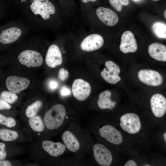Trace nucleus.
Masks as SVG:
<instances>
[{
  "instance_id": "nucleus-1",
  "label": "nucleus",
  "mask_w": 166,
  "mask_h": 166,
  "mask_svg": "<svg viewBox=\"0 0 166 166\" xmlns=\"http://www.w3.org/2000/svg\"><path fill=\"white\" fill-rule=\"evenodd\" d=\"M30 12L25 14L32 24L52 30L60 28L65 20L60 8L49 0H31Z\"/></svg>"
},
{
  "instance_id": "nucleus-2",
  "label": "nucleus",
  "mask_w": 166,
  "mask_h": 166,
  "mask_svg": "<svg viewBox=\"0 0 166 166\" xmlns=\"http://www.w3.org/2000/svg\"><path fill=\"white\" fill-rule=\"evenodd\" d=\"M69 35L71 38L78 42L80 49L84 52L89 53L98 50L104 43L103 37L96 32L82 31L76 36L71 34Z\"/></svg>"
},
{
  "instance_id": "nucleus-3",
  "label": "nucleus",
  "mask_w": 166,
  "mask_h": 166,
  "mask_svg": "<svg viewBox=\"0 0 166 166\" xmlns=\"http://www.w3.org/2000/svg\"><path fill=\"white\" fill-rule=\"evenodd\" d=\"M97 19L103 24L109 27L115 26L118 22L117 14L111 9L103 6L92 8L86 14L83 20Z\"/></svg>"
},
{
  "instance_id": "nucleus-4",
  "label": "nucleus",
  "mask_w": 166,
  "mask_h": 166,
  "mask_svg": "<svg viewBox=\"0 0 166 166\" xmlns=\"http://www.w3.org/2000/svg\"><path fill=\"white\" fill-rule=\"evenodd\" d=\"M66 116L64 106L61 104L55 105L45 113L44 118L45 124L49 129H57L63 124Z\"/></svg>"
},
{
  "instance_id": "nucleus-5",
  "label": "nucleus",
  "mask_w": 166,
  "mask_h": 166,
  "mask_svg": "<svg viewBox=\"0 0 166 166\" xmlns=\"http://www.w3.org/2000/svg\"><path fill=\"white\" fill-rule=\"evenodd\" d=\"M19 23H14L13 25L2 30L0 33V43L4 44L14 43L23 36L26 28Z\"/></svg>"
},
{
  "instance_id": "nucleus-6",
  "label": "nucleus",
  "mask_w": 166,
  "mask_h": 166,
  "mask_svg": "<svg viewBox=\"0 0 166 166\" xmlns=\"http://www.w3.org/2000/svg\"><path fill=\"white\" fill-rule=\"evenodd\" d=\"M120 127L124 131L130 134L138 132L140 130L141 124L139 117L133 113H128L120 118Z\"/></svg>"
},
{
  "instance_id": "nucleus-7",
  "label": "nucleus",
  "mask_w": 166,
  "mask_h": 166,
  "mask_svg": "<svg viewBox=\"0 0 166 166\" xmlns=\"http://www.w3.org/2000/svg\"><path fill=\"white\" fill-rule=\"evenodd\" d=\"M55 42L49 47L45 57L46 64L52 68H55L62 64L63 61L62 52L64 51H62L63 47L61 48L57 43L56 39Z\"/></svg>"
},
{
  "instance_id": "nucleus-8",
  "label": "nucleus",
  "mask_w": 166,
  "mask_h": 166,
  "mask_svg": "<svg viewBox=\"0 0 166 166\" xmlns=\"http://www.w3.org/2000/svg\"><path fill=\"white\" fill-rule=\"evenodd\" d=\"M18 59L20 63L28 67L39 66L43 61L42 56L40 53L30 49L22 51L18 55Z\"/></svg>"
},
{
  "instance_id": "nucleus-9",
  "label": "nucleus",
  "mask_w": 166,
  "mask_h": 166,
  "mask_svg": "<svg viewBox=\"0 0 166 166\" xmlns=\"http://www.w3.org/2000/svg\"><path fill=\"white\" fill-rule=\"evenodd\" d=\"M94 159L99 165L109 166L112 164L113 157L111 152L104 145L100 143L95 144L93 147Z\"/></svg>"
},
{
  "instance_id": "nucleus-10",
  "label": "nucleus",
  "mask_w": 166,
  "mask_h": 166,
  "mask_svg": "<svg viewBox=\"0 0 166 166\" xmlns=\"http://www.w3.org/2000/svg\"><path fill=\"white\" fill-rule=\"evenodd\" d=\"M106 68H104L101 73L102 78L107 82L114 84L121 80L119 76L120 73L119 66L111 61H107L105 63Z\"/></svg>"
},
{
  "instance_id": "nucleus-11",
  "label": "nucleus",
  "mask_w": 166,
  "mask_h": 166,
  "mask_svg": "<svg viewBox=\"0 0 166 166\" xmlns=\"http://www.w3.org/2000/svg\"><path fill=\"white\" fill-rule=\"evenodd\" d=\"M138 77L139 80L147 85L157 86L163 82V77L158 72L152 69H142L139 71Z\"/></svg>"
},
{
  "instance_id": "nucleus-12",
  "label": "nucleus",
  "mask_w": 166,
  "mask_h": 166,
  "mask_svg": "<svg viewBox=\"0 0 166 166\" xmlns=\"http://www.w3.org/2000/svg\"><path fill=\"white\" fill-rule=\"evenodd\" d=\"M72 90L74 97L77 100L82 101L86 100L89 96L91 87L87 82L78 78L73 82Z\"/></svg>"
},
{
  "instance_id": "nucleus-13",
  "label": "nucleus",
  "mask_w": 166,
  "mask_h": 166,
  "mask_svg": "<svg viewBox=\"0 0 166 166\" xmlns=\"http://www.w3.org/2000/svg\"><path fill=\"white\" fill-rule=\"evenodd\" d=\"M99 132L101 137L113 144L119 145L123 141L121 132L113 126L105 125L99 129Z\"/></svg>"
},
{
  "instance_id": "nucleus-14",
  "label": "nucleus",
  "mask_w": 166,
  "mask_h": 166,
  "mask_svg": "<svg viewBox=\"0 0 166 166\" xmlns=\"http://www.w3.org/2000/svg\"><path fill=\"white\" fill-rule=\"evenodd\" d=\"M30 82V81L26 78L12 76L7 78L6 84L10 91L17 94L26 89Z\"/></svg>"
},
{
  "instance_id": "nucleus-15",
  "label": "nucleus",
  "mask_w": 166,
  "mask_h": 166,
  "mask_svg": "<svg viewBox=\"0 0 166 166\" xmlns=\"http://www.w3.org/2000/svg\"><path fill=\"white\" fill-rule=\"evenodd\" d=\"M151 110L154 115L157 117L163 116L166 112V99L162 94L156 93L150 100Z\"/></svg>"
},
{
  "instance_id": "nucleus-16",
  "label": "nucleus",
  "mask_w": 166,
  "mask_h": 166,
  "mask_svg": "<svg viewBox=\"0 0 166 166\" xmlns=\"http://www.w3.org/2000/svg\"><path fill=\"white\" fill-rule=\"evenodd\" d=\"M120 45V50L123 53H134L137 49V45L133 33L126 31L122 34Z\"/></svg>"
},
{
  "instance_id": "nucleus-17",
  "label": "nucleus",
  "mask_w": 166,
  "mask_h": 166,
  "mask_svg": "<svg viewBox=\"0 0 166 166\" xmlns=\"http://www.w3.org/2000/svg\"><path fill=\"white\" fill-rule=\"evenodd\" d=\"M42 145L45 151L53 157H57L62 155L65 150V146L60 142H55L45 140L42 142Z\"/></svg>"
},
{
  "instance_id": "nucleus-18",
  "label": "nucleus",
  "mask_w": 166,
  "mask_h": 166,
  "mask_svg": "<svg viewBox=\"0 0 166 166\" xmlns=\"http://www.w3.org/2000/svg\"><path fill=\"white\" fill-rule=\"evenodd\" d=\"M150 56L154 59L161 61H166V47L159 43H153L150 44L148 48Z\"/></svg>"
},
{
  "instance_id": "nucleus-19",
  "label": "nucleus",
  "mask_w": 166,
  "mask_h": 166,
  "mask_svg": "<svg viewBox=\"0 0 166 166\" xmlns=\"http://www.w3.org/2000/svg\"><path fill=\"white\" fill-rule=\"evenodd\" d=\"M62 138L65 145L70 151L75 152L79 149L80 144L78 140L70 131H65L62 134Z\"/></svg>"
},
{
  "instance_id": "nucleus-20",
  "label": "nucleus",
  "mask_w": 166,
  "mask_h": 166,
  "mask_svg": "<svg viewBox=\"0 0 166 166\" xmlns=\"http://www.w3.org/2000/svg\"><path fill=\"white\" fill-rule=\"evenodd\" d=\"M111 92L107 90L101 92L99 95L97 104L99 108L101 109H112L115 106L116 102L112 101L111 99Z\"/></svg>"
},
{
  "instance_id": "nucleus-21",
  "label": "nucleus",
  "mask_w": 166,
  "mask_h": 166,
  "mask_svg": "<svg viewBox=\"0 0 166 166\" xmlns=\"http://www.w3.org/2000/svg\"><path fill=\"white\" fill-rule=\"evenodd\" d=\"M28 122L31 128L34 131L41 132L44 129V122L39 116L35 115L29 118Z\"/></svg>"
},
{
  "instance_id": "nucleus-22",
  "label": "nucleus",
  "mask_w": 166,
  "mask_h": 166,
  "mask_svg": "<svg viewBox=\"0 0 166 166\" xmlns=\"http://www.w3.org/2000/svg\"><path fill=\"white\" fill-rule=\"evenodd\" d=\"M152 29L155 35L160 38H166V25L161 22H156L152 26Z\"/></svg>"
},
{
  "instance_id": "nucleus-23",
  "label": "nucleus",
  "mask_w": 166,
  "mask_h": 166,
  "mask_svg": "<svg viewBox=\"0 0 166 166\" xmlns=\"http://www.w3.org/2000/svg\"><path fill=\"white\" fill-rule=\"evenodd\" d=\"M18 133L14 130L5 128L0 129V139L5 141H10L16 140Z\"/></svg>"
},
{
  "instance_id": "nucleus-24",
  "label": "nucleus",
  "mask_w": 166,
  "mask_h": 166,
  "mask_svg": "<svg viewBox=\"0 0 166 166\" xmlns=\"http://www.w3.org/2000/svg\"><path fill=\"white\" fill-rule=\"evenodd\" d=\"M97 0H80L81 4V18L84 20L86 14L91 10L93 4L96 2Z\"/></svg>"
},
{
  "instance_id": "nucleus-25",
  "label": "nucleus",
  "mask_w": 166,
  "mask_h": 166,
  "mask_svg": "<svg viewBox=\"0 0 166 166\" xmlns=\"http://www.w3.org/2000/svg\"><path fill=\"white\" fill-rule=\"evenodd\" d=\"M42 105V102L37 100L28 106L26 110V117L30 118L35 116Z\"/></svg>"
},
{
  "instance_id": "nucleus-26",
  "label": "nucleus",
  "mask_w": 166,
  "mask_h": 166,
  "mask_svg": "<svg viewBox=\"0 0 166 166\" xmlns=\"http://www.w3.org/2000/svg\"><path fill=\"white\" fill-rule=\"evenodd\" d=\"M0 98L9 104H12L16 101L18 97L15 93L10 91H3L0 94Z\"/></svg>"
},
{
  "instance_id": "nucleus-27",
  "label": "nucleus",
  "mask_w": 166,
  "mask_h": 166,
  "mask_svg": "<svg viewBox=\"0 0 166 166\" xmlns=\"http://www.w3.org/2000/svg\"><path fill=\"white\" fill-rule=\"evenodd\" d=\"M110 5L116 11L121 12L123 6H128L129 4L128 0H109Z\"/></svg>"
},
{
  "instance_id": "nucleus-28",
  "label": "nucleus",
  "mask_w": 166,
  "mask_h": 166,
  "mask_svg": "<svg viewBox=\"0 0 166 166\" xmlns=\"http://www.w3.org/2000/svg\"><path fill=\"white\" fill-rule=\"evenodd\" d=\"M0 124L12 128L16 125V122L15 120L12 117H6L0 114Z\"/></svg>"
},
{
  "instance_id": "nucleus-29",
  "label": "nucleus",
  "mask_w": 166,
  "mask_h": 166,
  "mask_svg": "<svg viewBox=\"0 0 166 166\" xmlns=\"http://www.w3.org/2000/svg\"><path fill=\"white\" fill-rule=\"evenodd\" d=\"M68 72L64 68H61L59 69L58 73V77L61 81H64L65 80L68 78Z\"/></svg>"
},
{
  "instance_id": "nucleus-30",
  "label": "nucleus",
  "mask_w": 166,
  "mask_h": 166,
  "mask_svg": "<svg viewBox=\"0 0 166 166\" xmlns=\"http://www.w3.org/2000/svg\"><path fill=\"white\" fill-rule=\"evenodd\" d=\"M61 95L63 97H67L71 94L70 89L66 86L63 85L61 86L60 90Z\"/></svg>"
},
{
  "instance_id": "nucleus-31",
  "label": "nucleus",
  "mask_w": 166,
  "mask_h": 166,
  "mask_svg": "<svg viewBox=\"0 0 166 166\" xmlns=\"http://www.w3.org/2000/svg\"><path fill=\"white\" fill-rule=\"evenodd\" d=\"M5 147V144L3 142H0V160H3L6 157L7 153Z\"/></svg>"
},
{
  "instance_id": "nucleus-32",
  "label": "nucleus",
  "mask_w": 166,
  "mask_h": 166,
  "mask_svg": "<svg viewBox=\"0 0 166 166\" xmlns=\"http://www.w3.org/2000/svg\"><path fill=\"white\" fill-rule=\"evenodd\" d=\"M48 86L49 89L51 90H54L58 88L59 84L56 80L51 79L48 81Z\"/></svg>"
},
{
  "instance_id": "nucleus-33",
  "label": "nucleus",
  "mask_w": 166,
  "mask_h": 166,
  "mask_svg": "<svg viewBox=\"0 0 166 166\" xmlns=\"http://www.w3.org/2000/svg\"><path fill=\"white\" fill-rule=\"evenodd\" d=\"M11 108V106L9 104L0 99V110L9 109Z\"/></svg>"
},
{
  "instance_id": "nucleus-34",
  "label": "nucleus",
  "mask_w": 166,
  "mask_h": 166,
  "mask_svg": "<svg viewBox=\"0 0 166 166\" xmlns=\"http://www.w3.org/2000/svg\"><path fill=\"white\" fill-rule=\"evenodd\" d=\"M11 162L7 160H0V166H11Z\"/></svg>"
},
{
  "instance_id": "nucleus-35",
  "label": "nucleus",
  "mask_w": 166,
  "mask_h": 166,
  "mask_svg": "<svg viewBox=\"0 0 166 166\" xmlns=\"http://www.w3.org/2000/svg\"><path fill=\"white\" fill-rule=\"evenodd\" d=\"M124 166H137V164L136 162L133 160H128L124 165Z\"/></svg>"
},
{
  "instance_id": "nucleus-36",
  "label": "nucleus",
  "mask_w": 166,
  "mask_h": 166,
  "mask_svg": "<svg viewBox=\"0 0 166 166\" xmlns=\"http://www.w3.org/2000/svg\"><path fill=\"white\" fill-rule=\"evenodd\" d=\"M163 137L164 140L165 142H166V132H165L163 134Z\"/></svg>"
},
{
  "instance_id": "nucleus-37",
  "label": "nucleus",
  "mask_w": 166,
  "mask_h": 166,
  "mask_svg": "<svg viewBox=\"0 0 166 166\" xmlns=\"http://www.w3.org/2000/svg\"><path fill=\"white\" fill-rule=\"evenodd\" d=\"M166 10H165L164 12V18H166Z\"/></svg>"
},
{
  "instance_id": "nucleus-38",
  "label": "nucleus",
  "mask_w": 166,
  "mask_h": 166,
  "mask_svg": "<svg viewBox=\"0 0 166 166\" xmlns=\"http://www.w3.org/2000/svg\"><path fill=\"white\" fill-rule=\"evenodd\" d=\"M152 1H159V0H151Z\"/></svg>"
},
{
  "instance_id": "nucleus-39",
  "label": "nucleus",
  "mask_w": 166,
  "mask_h": 166,
  "mask_svg": "<svg viewBox=\"0 0 166 166\" xmlns=\"http://www.w3.org/2000/svg\"><path fill=\"white\" fill-rule=\"evenodd\" d=\"M145 166H150V165H145Z\"/></svg>"
},
{
  "instance_id": "nucleus-40",
  "label": "nucleus",
  "mask_w": 166,
  "mask_h": 166,
  "mask_svg": "<svg viewBox=\"0 0 166 166\" xmlns=\"http://www.w3.org/2000/svg\"><path fill=\"white\" fill-rule=\"evenodd\" d=\"M135 0V1H137L138 0Z\"/></svg>"
}]
</instances>
